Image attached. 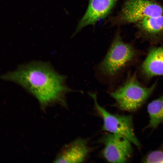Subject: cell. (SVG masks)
<instances>
[{
  "label": "cell",
  "instance_id": "cell-1",
  "mask_svg": "<svg viewBox=\"0 0 163 163\" xmlns=\"http://www.w3.org/2000/svg\"><path fill=\"white\" fill-rule=\"evenodd\" d=\"M0 78L20 85L36 98L43 110L56 104L66 107V95L73 91L66 85V77L47 62L32 61L21 64Z\"/></svg>",
  "mask_w": 163,
  "mask_h": 163
},
{
  "label": "cell",
  "instance_id": "cell-2",
  "mask_svg": "<svg viewBox=\"0 0 163 163\" xmlns=\"http://www.w3.org/2000/svg\"><path fill=\"white\" fill-rule=\"evenodd\" d=\"M155 82L149 87L142 86L138 81L136 74H129L125 83L110 93L122 110L135 111L146 101L155 90Z\"/></svg>",
  "mask_w": 163,
  "mask_h": 163
},
{
  "label": "cell",
  "instance_id": "cell-3",
  "mask_svg": "<svg viewBox=\"0 0 163 163\" xmlns=\"http://www.w3.org/2000/svg\"><path fill=\"white\" fill-rule=\"evenodd\" d=\"M136 53L131 45L123 41L118 31L107 54L99 65V69L105 75L113 76L133 59Z\"/></svg>",
  "mask_w": 163,
  "mask_h": 163
},
{
  "label": "cell",
  "instance_id": "cell-4",
  "mask_svg": "<svg viewBox=\"0 0 163 163\" xmlns=\"http://www.w3.org/2000/svg\"><path fill=\"white\" fill-rule=\"evenodd\" d=\"M163 15V6L153 0H126L121 11L112 19L113 25L136 24L147 17Z\"/></svg>",
  "mask_w": 163,
  "mask_h": 163
},
{
  "label": "cell",
  "instance_id": "cell-5",
  "mask_svg": "<svg viewBox=\"0 0 163 163\" xmlns=\"http://www.w3.org/2000/svg\"><path fill=\"white\" fill-rule=\"evenodd\" d=\"M89 94L94 101L96 110L103 120V129L123 137L137 147L140 148L141 144L134 132L132 116L110 113L97 103L96 94Z\"/></svg>",
  "mask_w": 163,
  "mask_h": 163
},
{
  "label": "cell",
  "instance_id": "cell-6",
  "mask_svg": "<svg viewBox=\"0 0 163 163\" xmlns=\"http://www.w3.org/2000/svg\"><path fill=\"white\" fill-rule=\"evenodd\" d=\"M103 155L108 161L125 163L131 157L133 149L131 143L122 136L110 133L104 137Z\"/></svg>",
  "mask_w": 163,
  "mask_h": 163
},
{
  "label": "cell",
  "instance_id": "cell-7",
  "mask_svg": "<svg viewBox=\"0 0 163 163\" xmlns=\"http://www.w3.org/2000/svg\"><path fill=\"white\" fill-rule=\"evenodd\" d=\"M117 1L89 0L86 11L78 22L72 36H75L85 27L95 25L98 21L107 17Z\"/></svg>",
  "mask_w": 163,
  "mask_h": 163
},
{
  "label": "cell",
  "instance_id": "cell-8",
  "mask_svg": "<svg viewBox=\"0 0 163 163\" xmlns=\"http://www.w3.org/2000/svg\"><path fill=\"white\" fill-rule=\"evenodd\" d=\"M90 151L86 141L77 139L63 147L57 154L54 162H83Z\"/></svg>",
  "mask_w": 163,
  "mask_h": 163
},
{
  "label": "cell",
  "instance_id": "cell-9",
  "mask_svg": "<svg viewBox=\"0 0 163 163\" xmlns=\"http://www.w3.org/2000/svg\"><path fill=\"white\" fill-rule=\"evenodd\" d=\"M140 70L142 75L147 79L163 76V46H153L149 49L140 66Z\"/></svg>",
  "mask_w": 163,
  "mask_h": 163
},
{
  "label": "cell",
  "instance_id": "cell-10",
  "mask_svg": "<svg viewBox=\"0 0 163 163\" xmlns=\"http://www.w3.org/2000/svg\"><path fill=\"white\" fill-rule=\"evenodd\" d=\"M139 36L153 42L163 38V15L144 18L136 23Z\"/></svg>",
  "mask_w": 163,
  "mask_h": 163
},
{
  "label": "cell",
  "instance_id": "cell-11",
  "mask_svg": "<svg viewBox=\"0 0 163 163\" xmlns=\"http://www.w3.org/2000/svg\"><path fill=\"white\" fill-rule=\"evenodd\" d=\"M147 110L149 118L147 127L156 128L163 123V94L149 103Z\"/></svg>",
  "mask_w": 163,
  "mask_h": 163
},
{
  "label": "cell",
  "instance_id": "cell-12",
  "mask_svg": "<svg viewBox=\"0 0 163 163\" xmlns=\"http://www.w3.org/2000/svg\"><path fill=\"white\" fill-rule=\"evenodd\" d=\"M142 161L144 163H163V148L149 152Z\"/></svg>",
  "mask_w": 163,
  "mask_h": 163
}]
</instances>
